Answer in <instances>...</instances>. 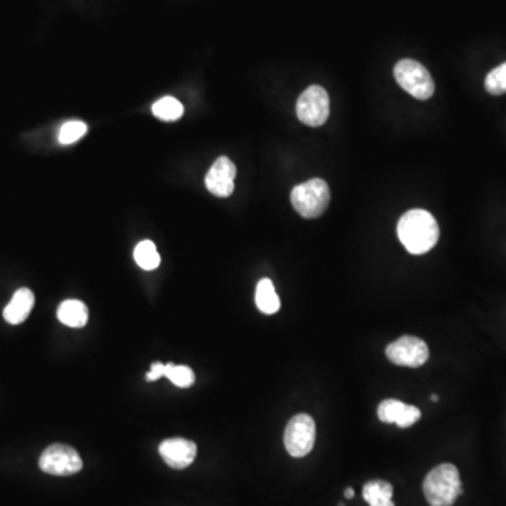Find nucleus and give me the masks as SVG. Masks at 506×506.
Returning <instances> with one entry per match:
<instances>
[{"instance_id": "obj_8", "label": "nucleus", "mask_w": 506, "mask_h": 506, "mask_svg": "<svg viewBox=\"0 0 506 506\" xmlns=\"http://www.w3.org/2000/svg\"><path fill=\"white\" fill-rule=\"evenodd\" d=\"M385 356L396 366L416 369L427 364L429 359V348L416 336H403L387 346Z\"/></svg>"}, {"instance_id": "obj_14", "label": "nucleus", "mask_w": 506, "mask_h": 506, "mask_svg": "<svg viewBox=\"0 0 506 506\" xmlns=\"http://www.w3.org/2000/svg\"><path fill=\"white\" fill-rule=\"evenodd\" d=\"M393 485L383 480H373L364 487V498L370 506H395Z\"/></svg>"}, {"instance_id": "obj_24", "label": "nucleus", "mask_w": 506, "mask_h": 506, "mask_svg": "<svg viewBox=\"0 0 506 506\" xmlns=\"http://www.w3.org/2000/svg\"><path fill=\"white\" fill-rule=\"evenodd\" d=\"M339 506H345V505H343V503H339Z\"/></svg>"}, {"instance_id": "obj_7", "label": "nucleus", "mask_w": 506, "mask_h": 506, "mask_svg": "<svg viewBox=\"0 0 506 506\" xmlns=\"http://www.w3.org/2000/svg\"><path fill=\"white\" fill-rule=\"evenodd\" d=\"M297 117L310 127H320L330 117V96L321 86H310L297 101Z\"/></svg>"}, {"instance_id": "obj_3", "label": "nucleus", "mask_w": 506, "mask_h": 506, "mask_svg": "<svg viewBox=\"0 0 506 506\" xmlns=\"http://www.w3.org/2000/svg\"><path fill=\"white\" fill-rule=\"evenodd\" d=\"M331 192L322 179L309 180L291 190V205L304 218H318L330 206Z\"/></svg>"}, {"instance_id": "obj_22", "label": "nucleus", "mask_w": 506, "mask_h": 506, "mask_svg": "<svg viewBox=\"0 0 506 506\" xmlns=\"http://www.w3.org/2000/svg\"><path fill=\"white\" fill-rule=\"evenodd\" d=\"M354 497L353 488H346L345 490V498L346 500H352Z\"/></svg>"}, {"instance_id": "obj_20", "label": "nucleus", "mask_w": 506, "mask_h": 506, "mask_svg": "<svg viewBox=\"0 0 506 506\" xmlns=\"http://www.w3.org/2000/svg\"><path fill=\"white\" fill-rule=\"evenodd\" d=\"M88 132V125L82 121H69L62 125L59 132V142L62 145H69V143L77 142L78 140L83 137Z\"/></svg>"}, {"instance_id": "obj_6", "label": "nucleus", "mask_w": 506, "mask_h": 506, "mask_svg": "<svg viewBox=\"0 0 506 506\" xmlns=\"http://www.w3.org/2000/svg\"><path fill=\"white\" fill-rule=\"evenodd\" d=\"M38 466L44 473L51 476L68 477L79 473L83 467L82 459L74 448L62 443L48 446L41 455Z\"/></svg>"}, {"instance_id": "obj_18", "label": "nucleus", "mask_w": 506, "mask_h": 506, "mask_svg": "<svg viewBox=\"0 0 506 506\" xmlns=\"http://www.w3.org/2000/svg\"><path fill=\"white\" fill-rule=\"evenodd\" d=\"M165 377L180 388L192 387L195 380V373L190 367L177 366L174 364H165Z\"/></svg>"}, {"instance_id": "obj_5", "label": "nucleus", "mask_w": 506, "mask_h": 506, "mask_svg": "<svg viewBox=\"0 0 506 506\" xmlns=\"http://www.w3.org/2000/svg\"><path fill=\"white\" fill-rule=\"evenodd\" d=\"M317 437L315 421L309 414H299L289 421L284 432V446L293 458H305L311 453Z\"/></svg>"}, {"instance_id": "obj_13", "label": "nucleus", "mask_w": 506, "mask_h": 506, "mask_svg": "<svg viewBox=\"0 0 506 506\" xmlns=\"http://www.w3.org/2000/svg\"><path fill=\"white\" fill-rule=\"evenodd\" d=\"M57 317L69 328H83L89 320V310L79 300H67L58 307Z\"/></svg>"}, {"instance_id": "obj_1", "label": "nucleus", "mask_w": 506, "mask_h": 506, "mask_svg": "<svg viewBox=\"0 0 506 506\" xmlns=\"http://www.w3.org/2000/svg\"><path fill=\"white\" fill-rule=\"evenodd\" d=\"M398 238L412 255L429 252L439 241L440 229L432 214L421 208L406 211L396 227Z\"/></svg>"}, {"instance_id": "obj_11", "label": "nucleus", "mask_w": 506, "mask_h": 506, "mask_svg": "<svg viewBox=\"0 0 506 506\" xmlns=\"http://www.w3.org/2000/svg\"><path fill=\"white\" fill-rule=\"evenodd\" d=\"M378 419L385 424H395L396 427H412L421 419V411L416 406H408L398 400H385L377 409Z\"/></svg>"}, {"instance_id": "obj_23", "label": "nucleus", "mask_w": 506, "mask_h": 506, "mask_svg": "<svg viewBox=\"0 0 506 506\" xmlns=\"http://www.w3.org/2000/svg\"><path fill=\"white\" fill-rule=\"evenodd\" d=\"M430 400H432L433 403H437V401H439V396H437V394H432V395H430Z\"/></svg>"}, {"instance_id": "obj_4", "label": "nucleus", "mask_w": 506, "mask_h": 506, "mask_svg": "<svg viewBox=\"0 0 506 506\" xmlns=\"http://www.w3.org/2000/svg\"><path fill=\"white\" fill-rule=\"evenodd\" d=\"M394 77L406 92L418 100H427L435 93V82L429 70L415 59H401L394 67Z\"/></svg>"}, {"instance_id": "obj_10", "label": "nucleus", "mask_w": 506, "mask_h": 506, "mask_svg": "<svg viewBox=\"0 0 506 506\" xmlns=\"http://www.w3.org/2000/svg\"><path fill=\"white\" fill-rule=\"evenodd\" d=\"M159 455L166 464L174 469H184L195 461L197 446L192 440L174 437L159 445Z\"/></svg>"}, {"instance_id": "obj_9", "label": "nucleus", "mask_w": 506, "mask_h": 506, "mask_svg": "<svg viewBox=\"0 0 506 506\" xmlns=\"http://www.w3.org/2000/svg\"><path fill=\"white\" fill-rule=\"evenodd\" d=\"M237 166L227 156H220L214 162L206 176V186L216 197H229L234 193Z\"/></svg>"}, {"instance_id": "obj_2", "label": "nucleus", "mask_w": 506, "mask_h": 506, "mask_svg": "<svg viewBox=\"0 0 506 506\" xmlns=\"http://www.w3.org/2000/svg\"><path fill=\"white\" fill-rule=\"evenodd\" d=\"M424 494L430 506L453 505L463 494L458 467L450 463L435 467L425 479Z\"/></svg>"}, {"instance_id": "obj_15", "label": "nucleus", "mask_w": 506, "mask_h": 506, "mask_svg": "<svg viewBox=\"0 0 506 506\" xmlns=\"http://www.w3.org/2000/svg\"><path fill=\"white\" fill-rule=\"evenodd\" d=\"M257 307L266 315L276 314L280 310V299L270 279H262L257 286Z\"/></svg>"}, {"instance_id": "obj_19", "label": "nucleus", "mask_w": 506, "mask_h": 506, "mask_svg": "<svg viewBox=\"0 0 506 506\" xmlns=\"http://www.w3.org/2000/svg\"><path fill=\"white\" fill-rule=\"evenodd\" d=\"M485 89L491 95L500 96L506 93V62L492 69L485 78Z\"/></svg>"}, {"instance_id": "obj_16", "label": "nucleus", "mask_w": 506, "mask_h": 506, "mask_svg": "<svg viewBox=\"0 0 506 506\" xmlns=\"http://www.w3.org/2000/svg\"><path fill=\"white\" fill-rule=\"evenodd\" d=\"M134 259L143 270H155L161 263L156 245L153 241H142L135 247Z\"/></svg>"}, {"instance_id": "obj_12", "label": "nucleus", "mask_w": 506, "mask_h": 506, "mask_svg": "<svg viewBox=\"0 0 506 506\" xmlns=\"http://www.w3.org/2000/svg\"><path fill=\"white\" fill-rule=\"evenodd\" d=\"M36 297L30 289H19L4 311V318L10 325H19L25 322L33 310Z\"/></svg>"}, {"instance_id": "obj_21", "label": "nucleus", "mask_w": 506, "mask_h": 506, "mask_svg": "<svg viewBox=\"0 0 506 506\" xmlns=\"http://www.w3.org/2000/svg\"><path fill=\"white\" fill-rule=\"evenodd\" d=\"M162 377H165V364H161V362H155L151 366V370L145 378H147L148 382H156V380Z\"/></svg>"}, {"instance_id": "obj_17", "label": "nucleus", "mask_w": 506, "mask_h": 506, "mask_svg": "<svg viewBox=\"0 0 506 506\" xmlns=\"http://www.w3.org/2000/svg\"><path fill=\"white\" fill-rule=\"evenodd\" d=\"M184 104L174 98L161 99L153 106V116L158 117L162 121H176L184 116Z\"/></svg>"}]
</instances>
